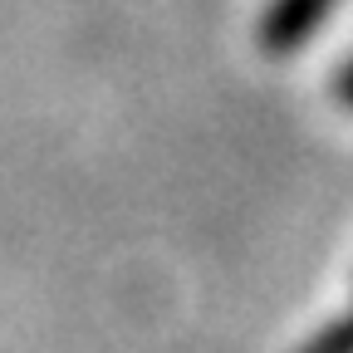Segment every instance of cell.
I'll list each match as a JSON object with an SVG mask.
<instances>
[{"label":"cell","mask_w":353,"mask_h":353,"mask_svg":"<svg viewBox=\"0 0 353 353\" xmlns=\"http://www.w3.org/2000/svg\"><path fill=\"white\" fill-rule=\"evenodd\" d=\"M329 6L334 0H280V6L265 15V30H260V39H265V50H294V44L309 34V25H319L324 15H329Z\"/></svg>","instance_id":"6da1fadb"},{"label":"cell","mask_w":353,"mask_h":353,"mask_svg":"<svg viewBox=\"0 0 353 353\" xmlns=\"http://www.w3.org/2000/svg\"><path fill=\"white\" fill-rule=\"evenodd\" d=\"M339 99L353 108V64H343V69H339Z\"/></svg>","instance_id":"7a4b0ae2"}]
</instances>
